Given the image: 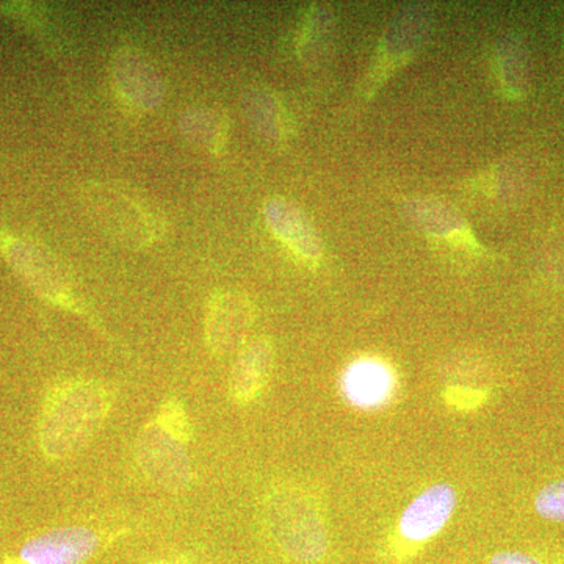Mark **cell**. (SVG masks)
Listing matches in <instances>:
<instances>
[{"label": "cell", "instance_id": "obj_1", "mask_svg": "<svg viewBox=\"0 0 564 564\" xmlns=\"http://www.w3.org/2000/svg\"><path fill=\"white\" fill-rule=\"evenodd\" d=\"M110 393L95 381L57 386L44 404L40 444L52 459L66 458L95 436L110 411Z\"/></svg>", "mask_w": 564, "mask_h": 564}, {"label": "cell", "instance_id": "obj_18", "mask_svg": "<svg viewBox=\"0 0 564 564\" xmlns=\"http://www.w3.org/2000/svg\"><path fill=\"white\" fill-rule=\"evenodd\" d=\"M155 564H177V563H155Z\"/></svg>", "mask_w": 564, "mask_h": 564}, {"label": "cell", "instance_id": "obj_3", "mask_svg": "<svg viewBox=\"0 0 564 564\" xmlns=\"http://www.w3.org/2000/svg\"><path fill=\"white\" fill-rule=\"evenodd\" d=\"M111 543L113 536L90 527H58L25 541L0 564H85Z\"/></svg>", "mask_w": 564, "mask_h": 564}, {"label": "cell", "instance_id": "obj_15", "mask_svg": "<svg viewBox=\"0 0 564 564\" xmlns=\"http://www.w3.org/2000/svg\"><path fill=\"white\" fill-rule=\"evenodd\" d=\"M248 113L256 128L269 137V139H280L281 135V117L280 110H278L276 102L272 96L265 95V93H254L250 96V102H248Z\"/></svg>", "mask_w": 564, "mask_h": 564}, {"label": "cell", "instance_id": "obj_12", "mask_svg": "<svg viewBox=\"0 0 564 564\" xmlns=\"http://www.w3.org/2000/svg\"><path fill=\"white\" fill-rule=\"evenodd\" d=\"M270 361V345L262 339L254 340L240 352L231 375V393L237 402H248L259 392L269 377Z\"/></svg>", "mask_w": 564, "mask_h": 564}, {"label": "cell", "instance_id": "obj_7", "mask_svg": "<svg viewBox=\"0 0 564 564\" xmlns=\"http://www.w3.org/2000/svg\"><path fill=\"white\" fill-rule=\"evenodd\" d=\"M113 79L122 98L137 109H154L162 101L161 76L139 52L126 50L115 57Z\"/></svg>", "mask_w": 564, "mask_h": 564}, {"label": "cell", "instance_id": "obj_16", "mask_svg": "<svg viewBox=\"0 0 564 564\" xmlns=\"http://www.w3.org/2000/svg\"><path fill=\"white\" fill-rule=\"evenodd\" d=\"M534 508L541 518L564 522V480L545 486L534 499Z\"/></svg>", "mask_w": 564, "mask_h": 564}, {"label": "cell", "instance_id": "obj_10", "mask_svg": "<svg viewBox=\"0 0 564 564\" xmlns=\"http://www.w3.org/2000/svg\"><path fill=\"white\" fill-rule=\"evenodd\" d=\"M426 25L429 20L421 10L404 11L399 20L393 21L391 29L386 33L383 41V51L375 70L373 87H377V80L386 77L389 69L402 65L406 58L415 54L426 35Z\"/></svg>", "mask_w": 564, "mask_h": 564}, {"label": "cell", "instance_id": "obj_5", "mask_svg": "<svg viewBox=\"0 0 564 564\" xmlns=\"http://www.w3.org/2000/svg\"><path fill=\"white\" fill-rule=\"evenodd\" d=\"M455 507L456 492L447 484L430 486L415 497L400 518L399 533L406 545L400 556L413 554V549L436 536L454 514Z\"/></svg>", "mask_w": 564, "mask_h": 564}, {"label": "cell", "instance_id": "obj_17", "mask_svg": "<svg viewBox=\"0 0 564 564\" xmlns=\"http://www.w3.org/2000/svg\"><path fill=\"white\" fill-rule=\"evenodd\" d=\"M489 564H549L538 556L524 554V552H499L489 558Z\"/></svg>", "mask_w": 564, "mask_h": 564}, {"label": "cell", "instance_id": "obj_9", "mask_svg": "<svg viewBox=\"0 0 564 564\" xmlns=\"http://www.w3.org/2000/svg\"><path fill=\"white\" fill-rule=\"evenodd\" d=\"M265 218L281 242L307 262L322 256V242L313 223L302 209L284 199H273L265 206Z\"/></svg>", "mask_w": 564, "mask_h": 564}, {"label": "cell", "instance_id": "obj_4", "mask_svg": "<svg viewBox=\"0 0 564 564\" xmlns=\"http://www.w3.org/2000/svg\"><path fill=\"white\" fill-rule=\"evenodd\" d=\"M87 203L99 223L121 242L151 243L161 231L152 212L135 196L107 185H95L87 191Z\"/></svg>", "mask_w": 564, "mask_h": 564}, {"label": "cell", "instance_id": "obj_13", "mask_svg": "<svg viewBox=\"0 0 564 564\" xmlns=\"http://www.w3.org/2000/svg\"><path fill=\"white\" fill-rule=\"evenodd\" d=\"M408 217L429 234L452 239L456 234H463L466 223L451 207L440 203L413 202L406 207Z\"/></svg>", "mask_w": 564, "mask_h": 564}, {"label": "cell", "instance_id": "obj_11", "mask_svg": "<svg viewBox=\"0 0 564 564\" xmlns=\"http://www.w3.org/2000/svg\"><path fill=\"white\" fill-rule=\"evenodd\" d=\"M392 386L391 370L373 359L356 361L343 378L344 395L358 408L380 406L391 395Z\"/></svg>", "mask_w": 564, "mask_h": 564}, {"label": "cell", "instance_id": "obj_2", "mask_svg": "<svg viewBox=\"0 0 564 564\" xmlns=\"http://www.w3.org/2000/svg\"><path fill=\"white\" fill-rule=\"evenodd\" d=\"M191 425L177 400H169L143 430L137 443L141 469L163 488L180 491L191 484Z\"/></svg>", "mask_w": 564, "mask_h": 564}, {"label": "cell", "instance_id": "obj_8", "mask_svg": "<svg viewBox=\"0 0 564 564\" xmlns=\"http://www.w3.org/2000/svg\"><path fill=\"white\" fill-rule=\"evenodd\" d=\"M251 307L243 296L225 292L210 300L206 317V336L212 351L223 355L242 340L250 326Z\"/></svg>", "mask_w": 564, "mask_h": 564}, {"label": "cell", "instance_id": "obj_6", "mask_svg": "<svg viewBox=\"0 0 564 564\" xmlns=\"http://www.w3.org/2000/svg\"><path fill=\"white\" fill-rule=\"evenodd\" d=\"M0 248L11 265L36 292L50 299L51 302L73 306L68 285L55 263L43 251L31 243L21 242L11 237L0 239Z\"/></svg>", "mask_w": 564, "mask_h": 564}, {"label": "cell", "instance_id": "obj_14", "mask_svg": "<svg viewBox=\"0 0 564 564\" xmlns=\"http://www.w3.org/2000/svg\"><path fill=\"white\" fill-rule=\"evenodd\" d=\"M182 128L193 141L209 148L210 151L223 147L228 132L225 118L215 111L202 109L188 111L182 120Z\"/></svg>", "mask_w": 564, "mask_h": 564}]
</instances>
